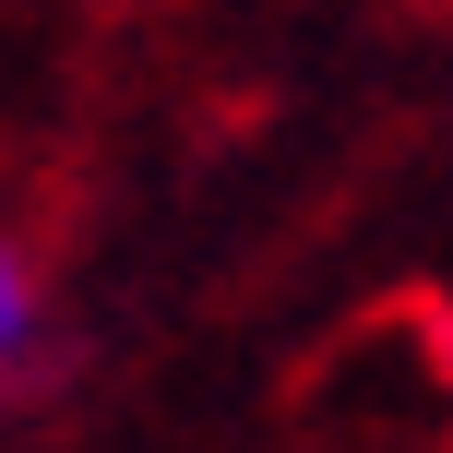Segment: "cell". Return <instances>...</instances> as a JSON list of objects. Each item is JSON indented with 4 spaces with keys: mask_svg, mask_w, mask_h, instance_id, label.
Returning a JSON list of instances; mask_svg holds the SVG:
<instances>
[{
    "mask_svg": "<svg viewBox=\"0 0 453 453\" xmlns=\"http://www.w3.org/2000/svg\"><path fill=\"white\" fill-rule=\"evenodd\" d=\"M24 346H36V263L0 239V370H12Z\"/></svg>",
    "mask_w": 453,
    "mask_h": 453,
    "instance_id": "cell-1",
    "label": "cell"
}]
</instances>
